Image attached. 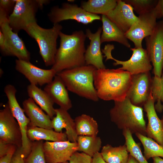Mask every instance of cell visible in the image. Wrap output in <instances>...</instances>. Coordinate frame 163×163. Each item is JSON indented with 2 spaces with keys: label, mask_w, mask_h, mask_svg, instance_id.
<instances>
[{
  "label": "cell",
  "mask_w": 163,
  "mask_h": 163,
  "mask_svg": "<svg viewBox=\"0 0 163 163\" xmlns=\"http://www.w3.org/2000/svg\"><path fill=\"white\" fill-rule=\"evenodd\" d=\"M132 75L119 68L97 69L94 74V85L99 98L121 101L126 97Z\"/></svg>",
  "instance_id": "1"
},
{
  "label": "cell",
  "mask_w": 163,
  "mask_h": 163,
  "mask_svg": "<svg viewBox=\"0 0 163 163\" xmlns=\"http://www.w3.org/2000/svg\"><path fill=\"white\" fill-rule=\"evenodd\" d=\"M60 45L57 49L55 62L51 69L57 73L63 70L85 65V41L87 37L82 30H77L71 34L61 31L59 34Z\"/></svg>",
  "instance_id": "2"
},
{
  "label": "cell",
  "mask_w": 163,
  "mask_h": 163,
  "mask_svg": "<svg viewBox=\"0 0 163 163\" xmlns=\"http://www.w3.org/2000/svg\"><path fill=\"white\" fill-rule=\"evenodd\" d=\"M94 66H83L63 70L56 74L68 90L86 99L97 101L99 98L94 85Z\"/></svg>",
  "instance_id": "3"
},
{
  "label": "cell",
  "mask_w": 163,
  "mask_h": 163,
  "mask_svg": "<svg viewBox=\"0 0 163 163\" xmlns=\"http://www.w3.org/2000/svg\"><path fill=\"white\" fill-rule=\"evenodd\" d=\"M114 102L109 111L111 121L120 129L146 136L147 125L142 107L134 105L126 97L122 101Z\"/></svg>",
  "instance_id": "4"
},
{
  "label": "cell",
  "mask_w": 163,
  "mask_h": 163,
  "mask_svg": "<svg viewBox=\"0 0 163 163\" xmlns=\"http://www.w3.org/2000/svg\"><path fill=\"white\" fill-rule=\"evenodd\" d=\"M62 28L59 23L54 24L51 28H44L35 22L29 24L24 30L37 43L40 54L47 66H52L54 63L57 40Z\"/></svg>",
  "instance_id": "5"
},
{
  "label": "cell",
  "mask_w": 163,
  "mask_h": 163,
  "mask_svg": "<svg viewBox=\"0 0 163 163\" xmlns=\"http://www.w3.org/2000/svg\"><path fill=\"white\" fill-rule=\"evenodd\" d=\"M114 48L113 44H107L101 50L102 53L106 57L105 61L113 60L115 62L113 63L114 66L121 65L120 69L127 71L132 75L150 72L152 68L148 55L146 49L142 47L130 48L132 52L130 58L125 61L117 60L113 58L111 55V51Z\"/></svg>",
  "instance_id": "6"
},
{
  "label": "cell",
  "mask_w": 163,
  "mask_h": 163,
  "mask_svg": "<svg viewBox=\"0 0 163 163\" xmlns=\"http://www.w3.org/2000/svg\"><path fill=\"white\" fill-rule=\"evenodd\" d=\"M48 16L53 25L68 20H74L84 24L101 20L99 15L88 12L76 4L69 3H63L61 7L58 6L53 7Z\"/></svg>",
  "instance_id": "7"
},
{
  "label": "cell",
  "mask_w": 163,
  "mask_h": 163,
  "mask_svg": "<svg viewBox=\"0 0 163 163\" xmlns=\"http://www.w3.org/2000/svg\"><path fill=\"white\" fill-rule=\"evenodd\" d=\"M39 8L36 0H16L13 11L8 18L13 31L18 33L25 30L30 24L37 22L36 15Z\"/></svg>",
  "instance_id": "8"
},
{
  "label": "cell",
  "mask_w": 163,
  "mask_h": 163,
  "mask_svg": "<svg viewBox=\"0 0 163 163\" xmlns=\"http://www.w3.org/2000/svg\"><path fill=\"white\" fill-rule=\"evenodd\" d=\"M4 92L7 99V104L13 116L17 121L22 135L21 148L24 158L30 153L32 142L27 136V131L30 120L25 115L23 109L20 106L16 97L17 90L14 86L11 84L7 85L4 88Z\"/></svg>",
  "instance_id": "9"
},
{
  "label": "cell",
  "mask_w": 163,
  "mask_h": 163,
  "mask_svg": "<svg viewBox=\"0 0 163 163\" xmlns=\"http://www.w3.org/2000/svg\"><path fill=\"white\" fill-rule=\"evenodd\" d=\"M146 50L153 67L154 76L161 78L163 69V20L157 23L150 35L145 38Z\"/></svg>",
  "instance_id": "10"
},
{
  "label": "cell",
  "mask_w": 163,
  "mask_h": 163,
  "mask_svg": "<svg viewBox=\"0 0 163 163\" xmlns=\"http://www.w3.org/2000/svg\"><path fill=\"white\" fill-rule=\"evenodd\" d=\"M157 16L154 10L139 15L137 20L125 34L134 43L135 48L142 47L143 39L151 35L156 26Z\"/></svg>",
  "instance_id": "11"
},
{
  "label": "cell",
  "mask_w": 163,
  "mask_h": 163,
  "mask_svg": "<svg viewBox=\"0 0 163 163\" xmlns=\"http://www.w3.org/2000/svg\"><path fill=\"white\" fill-rule=\"evenodd\" d=\"M0 141L18 148L22 146V135L19 126L8 104L0 111Z\"/></svg>",
  "instance_id": "12"
},
{
  "label": "cell",
  "mask_w": 163,
  "mask_h": 163,
  "mask_svg": "<svg viewBox=\"0 0 163 163\" xmlns=\"http://www.w3.org/2000/svg\"><path fill=\"white\" fill-rule=\"evenodd\" d=\"M8 16L0 10V30L5 38L10 56H14L18 59L29 62L30 53L18 34L14 32L10 27L8 21Z\"/></svg>",
  "instance_id": "13"
},
{
  "label": "cell",
  "mask_w": 163,
  "mask_h": 163,
  "mask_svg": "<svg viewBox=\"0 0 163 163\" xmlns=\"http://www.w3.org/2000/svg\"><path fill=\"white\" fill-rule=\"evenodd\" d=\"M152 81L150 72L132 75L126 97L134 105L143 106L151 92Z\"/></svg>",
  "instance_id": "14"
},
{
  "label": "cell",
  "mask_w": 163,
  "mask_h": 163,
  "mask_svg": "<svg viewBox=\"0 0 163 163\" xmlns=\"http://www.w3.org/2000/svg\"><path fill=\"white\" fill-rule=\"evenodd\" d=\"M43 149L47 163H58L69 161L72 155L78 151L77 142L66 141L43 143Z\"/></svg>",
  "instance_id": "15"
},
{
  "label": "cell",
  "mask_w": 163,
  "mask_h": 163,
  "mask_svg": "<svg viewBox=\"0 0 163 163\" xmlns=\"http://www.w3.org/2000/svg\"><path fill=\"white\" fill-rule=\"evenodd\" d=\"M16 70L23 75L30 84L43 86L50 83L57 73L53 69H45L39 68L30 61L17 59L15 60Z\"/></svg>",
  "instance_id": "16"
},
{
  "label": "cell",
  "mask_w": 163,
  "mask_h": 163,
  "mask_svg": "<svg viewBox=\"0 0 163 163\" xmlns=\"http://www.w3.org/2000/svg\"><path fill=\"white\" fill-rule=\"evenodd\" d=\"M105 15L125 34L138 19L132 6L122 0H117L115 7Z\"/></svg>",
  "instance_id": "17"
},
{
  "label": "cell",
  "mask_w": 163,
  "mask_h": 163,
  "mask_svg": "<svg viewBox=\"0 0 163 163\" xmlns=\"http://www.w3.org/2000/svg\"><path fill=\"white\" fill-rule=\"evenodd\" d=\"M102 27H99L95 33L89 29L86 30L87 37L90 40L89 45L86 50L85 57V65H91L97 69L106 68L103 62V57L101 50V36Z\"/></svg>",
  "instance_id": "18"
},
{
  "label": "cell",
  "mask_w": 163,
  "mask_h": 163,
  "mask_svg": "<svg viewBox=\"0 0 163 163\" xmlns=\"http://www.w3.org/2000/svg\"><path fill=\"white\" fill-rule=\"evenodd\" d=\"M155 102L151 89L148 99L143 106L148 120L146 136L163 147V127L161 120L156 112L155 107Z\"/></svg>",
  "instance_id": "19"
},
{
  "label": "cell",
  "mask_w": 163,
  "mask_h": 163,
  "mask_svg": "<svg viewBox=\"0 0 163 163\" xmlns=\"http://www.w3.org/2000/svg\"><path fill=\"white\" fill-rule=\"evenodd\" d=\"M44 90L48 94L54 103L60 107L68 111L72 107L66 86L61 78L56 75L53 80L46 84Z\"/></svg>",
  "instance_id": "20"
},
{
  "label": "cell",
  "mask_w": 163,
  "mask_h": 163,
  "mask_svg": "<svg viewBox=\"0 0 163 163\" xmlns=\"http://www.w3.org/2000/svg\"><path fill=\"white\" fill-rule=\"evenodd\" d=\"M56 116L52 120V127L54 131L62 132L63 129L66 130L68 140L73 142H77V134L75 124L68 111L60 107L55 109Z\"/></svg>",
  "instance_id": "21"
},
{
  "label": "cell",
  "mask_w": 163,
  "mask_h": 163,
  "mask_svg": "<svg viewBox=\"0 0 163 163\" xmlns=\"http://www.w3.org/2000/svg\"><path fill=\"white\" fill-rule=\"evenodd\" d=\"M23 109L29 119L30 125L40 127L53 129L52 120L37 105L34 100L29 97L22 103Z\"/></svg>",
  "instance_id": "22"
},
{
  "label": "cell",
  "mask_w": 163,
  "mask_h": 163,
  "mask_svg": "<svg viewBox=\"0 0 163 163\" xmlns=\"http://www.w3.org/2000/svg\"><path fill=\"white\" fill-rule=\"evenodd\" d=\"M102 32L101 36V43L105 42L115 41L126 47L131 48V46L125 33L112 22L105 15H102Z\"/></svg>",
  "instance_id": "23"
},
{
  "label": "cell",
  "mask_w": 163,
  "mask_h": 163,
  "mask_svg": "<svg viewBox=\"0 0 163 163\" xmlns=\"http://www.w3.org/2000/svg\"><path fill=\"white\" fill-rule=\"evenodd\" d=\"M28 96L38 104L52 119L56 115L54 103L48 94L37 85L30 84L27 88Z\"/></svg>",
  "instance_id": "24"
},
{
  "label": "cell",
  "mask_w": 163,
  "mask_h": 163,
  "mask_svg": "<svg viewBox=\"0 0 163 163\" xmlns=\"http://www.w3.org/2000/svg\"><path fill=\"white\" fill-rule=\"evenodd\" d=\"M27 136L32 142L45 140L52 142L68 140L65 133H58L49 129L32 126L29 123L27 131Z\"/></svg>",
  "instance_id": "25"
},
{
  "label": "cell",
  "mask_w": 163,
  "mask_h": 163,
  "mask_svg": "<svg viewBox=\"0 0 163 163\" xmlns=\"http://www.w3.org/2000/svg\"><path fill=\"white\" fill-rule=\"evenodd\" d=\"M101 153L107 163H127L129 156L125 144L117 147L107 144L102 147Z\"/></svg>",
  "instance_id": "26"
},
{
  "label": "cell",
  "mask_w": 163,
  "mask_h": 163,
  "mask_svg": "<svg viewBox=\"0 0 163 163\" xmlns=\"http://www.w3.org/2000/svg\"><path fill=\"white\" fill-rule=\"evenodd\" d=\"M76 133L78 136H96L99 132L97 121L92 117L82 114L74 120Z\"/></svg>",
  "instance_id": "27"
},
{
  "label": "cell",
  "mask_w": 163,
  "mask_h": 163,
  "mask_svg": "<svg viewBox=\"0 0 163 163\" xmlns=\"http://www.w3.org/2000/svg\"><path fill=\"white\" fill-rule=\"evenodd\" d=\"M117 1V0H89L82 2L80 7L86 11L92 14L106 15L115 7Z\"/></svg>",
  "instance_id": "28"
},
{
  "label": "cell",
  "mask_w": 163,
  "mask_h": 163,
  "mask_svg": "<svg viewBox=\"0 0 163 163\" xmlns=\"http://www.w3.org/2000/svg\"><path fill=\"white\" fill-rule=\"evenodd\" d=\"M77 142L78 151L82 152L92 157L99 152L101 147V139L97 136H79Z\"/></svg>",
  "instance_id": "29"
},
{
  "label": "cell",
  "mask_w": 163,
  "mask_h": 163,
  "mask_svg": "<svg viewBox=\"0 0 163 163\" xmlns=\"http://www.w3.org/2000/svg\"><path fill=\"white\" fill-rule=\"evenodd\" d=\"M135 135L142 145L143 155L147 160L156 157L163 158V146L146 136L139 133H136Z\"/></svg>",
  "instance_id": "30"
},
{
  "label": "cell",
  "mask_w": 163,
  "mask_h": 163,
  "mask_svg": "<svg viewBox=\"0 0 163 163\" xmlns=\"http://www.w3.org/2000/svg\"><path fill=\"white\" fill-rule=\"evenodd\" d=\"M123 135L125 139V144L129 154L139 163H149L142 154L139 143L134 139L132 134L128 129L123 130Z\"/></svg>",
  "instance_id": "31"
},
{
  "label": "cell",
  "mask_w": 163,
  "mask_h": 163,
  "mask_svg": "<svg viewBox=\"0 0 163 163\" xmlns=\"http://www.w3.org/2000/svg\"><path fill=\"white\" fill-rule=\"evenodd\" d=\"M43 140L33 142L31 151L24 159L25 163H46L43 149Z\"/></svg>",
  "instance_id": "32"
},
{
  "label": "cell",
  "mask_w": 163,
  "mask_h": 163,
  "mask_svg": "<svg viewBox=\"0 0 163 163\" xmlns=\"http://www.w3.org/2000/svg\"><path fill=\"white\" fill-rule=\"evenodd\" d=\"M126 4L131 5L133 10L139 15L150 12L155 8L158 0H123Z\"/></svg>",
  "instance_id": "33"
},
{
  "label": "cell",
  "mask_w": 163,
  "mask_h": 163,
  "mask_svg": "<svg viewBox=\"0 0 163 163\" xmlns=\"http://www.w3.org/2000/svg\"><path fill=\"white\" fill-rule=\"evenodd\" d=\"M152 95L155 101L156 105L158 107L163 104V69L160 78H155L152 82Z\"/></svg>",
  "instance_id": "34"
},
{
  "label": "cell",
  "mask_w": 163,
  "mask_h": 163,
  "mask_svg": "<svg viewBox=\"0 0 163 163\" xmlns=\"http://www.w3.org/2000/svg\"><path fill=\"white\" fill-rule=\"evenodd\" d=\"M92 157L82 152H75L69 161V163H91Z\"/></svg>",
  "instance_id": "35"
},
{
  "label": "cell",
  "mask_w": 163,
  "mask_h": 163,
  "mask_svg": "<svg viewBox=\"0 0 163 163\" xmlns=\"http://www.w3.org/2000/svg\"><path fill=\"white\" fill-rule=\"evenodd\" d=\"M15 2L16 0H0V10L9 17L13 11Z\"/></svg>",
  "instance_id": "36"
},
{
  "label": "cell",
  "mask_w": 163,
  "mask_h": 163,
  "mask_svg": "<svg viewBox=\"0 0 163 163\" xmlns=\"http://www.w3.org/2000/svg\"><path fill=\"white\" fill-rule=\"evenodd\" d=\"M0 49L2 54L4 56H10L9 49L5 37L0 30Z\"/></svg>",
  "instance_id": "37"
},
{
  "label": "cell",
  "mask_w": 163,
  "mask_h": 163,
  "mask_svg": "<svg viewBox=\"0 0 163 163\" xmlns=\"http://www.w3.org/2000/svg\"><path fill=\"white\" fill-rule=\"evenodd\" d=\"M24 158L21 147L18 148L12 157L11 163H25Z\"/></svg>",
  "instance_id": "38"
},
{
  "label": "cell",
  "mask_w": 163,
  "mask_h": 163,
  "mask_svg": "<svg viewBox=\"0 0 163 163\" xmlns=\"http://www.w3.org/2000/svg\"><path fill=\"white\" fill-rule=\"evenodd\" d=\"M18 148L12 145L6 155L0 157V163H11L12 157Z\"/></svg>",
  "instance_id": "39"
},
{
  "label": "cell",
  "mask_w": 163,
  "mask_h": 163,
  "mask_svg": "<svg viewBox=\"0 0 163 163\" xmlns=\"http://www.w3.org/2000/svg\"><path fill=\"white\" fill-rule=\"evenodd\" d=\"M154 10L157 19L163 18V0H158Z\"/></svg>",
  "instance_id": "40"
},
{
  "label": "cell",
  "mask_w": 163,
  "mask_h": 163,
  "mask_svg": "<svg viewBox=\"0 0 163 163\" xmlns=\"http://www.w3.org/2000/svg\"><path fill=\"white\" fill-rule=\"evenodd\" d=\"M12 145L0 141V157L6 155Z\"/></svg>",
  "instance_id": "41"
},
{
  "label": "cell",
  "mask_w": 163,
  "mask_h": 163,
  "mask_svg": "<svg viewBox=\"0 0 163 163\" xmlns=\"http://www.w3.org/2000/svg\"><path fill=\"white\" fill-rule=\"evenodd\" d=\"M91 163H107L103 159L101 152L96 153L92 157Z\"/></svg>",
  "instance_id": "42"
},
{
  "label": "cell",
  "mask_w": 163,
  "mask_h": 163,
  "mask_svg": "<svg viewBox=\"0 0 163 163\" xmlns=\"http://www.w3.org/2000/svg\"><path fill=\"white\" fill-rule=\"evenodd\" d=\"M39 8L42 9L44 5H46L50 3V1L47 0H36Z\"/></svg>",
  "instance_id": "43"
},
{
  "label": "cell",
  "mask_w": 163,
  "mask_h": 163,
  "mask_svg": "<svg viewBox=\"0 0 163 163\" xmlns=\"http://www.w3.org/2000/svg\"><path fill=\"white\" fill-rule=\"evenodd\" d=\"M152 158V163H163V159L160 157H156Z\"/></svg>",
  "instance_id": "44"
},
{
  "label": "cell",
  "mask_w": 163,
  "mask_h": 163,
  "mask_svg": "<svg viewBox=\"0 0 163 163\" xmlns=\"http://www.w3.org/2000/svg\"><path fill=\"white\" fill-rule=\"evenodd\" d=\"M127 163H139L134 157L129 154Z\"/></svg>",
  "instance_id": "45"
},
{
  "label": "cell",
  "mask_w": 163,
  "mask_h": 163,
  "mask_svg": "<svg viewBox=\"0 0 163 163\" xmlns=\"http://www.w3.org/2000/svg\"><path fill=\"white\" fill-rule=\"evenodd\" d=\"M161 123H162V126H163V115L161 117Z\"/></svg>",
  "instance_id": "46"
},
{
  "label": "cell",
  "mask_w": 163,
  "mask_h": 163,
  "mask_svg": "<svg viewBox=\"0 0 163 163\" xmlns=\"http://www.w3.org/2000/svg\"><path fill=\"white\" fill-rule=\"evenodd\" d=\"M69 163V162L68 161H66L63 162H61V163Z\"/></svg>",
  "instance_id": "47"
},
{
  "label": "cell",
  "mask_w": 163,
  "mask_h": 163,
  "mask_svg": "<svg viewBox=\"0 0 163 163\" xmlns=\"http://www.w3.org/2000/svg\"></svg>",
  "instance_id": "48"
}]
</instances>
